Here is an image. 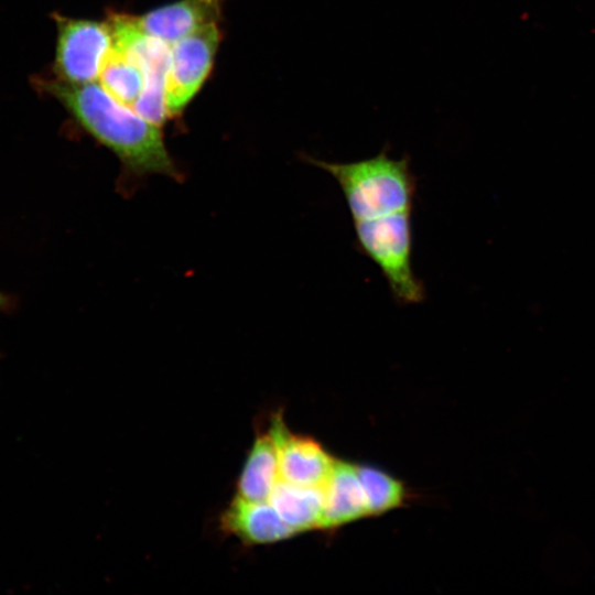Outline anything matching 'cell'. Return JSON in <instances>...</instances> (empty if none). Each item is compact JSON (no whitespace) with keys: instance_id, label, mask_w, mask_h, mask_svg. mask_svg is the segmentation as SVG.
<instances>
[{"instance_id":"6da1fadb","label":"cell","mask_w":595,"mask_h":595,"mask_svg":"<svg viewBox=\"0 0 595 595\" xmlns=\"http://www.w3.org/2000/svg\"><path fill=\"white\" fill-rule=\"evenodd\" d=\"M42 86L129 172L178 177L161 127L118 101L98 82L74 84L57 78L42 82Z\"/></svg>"},{"instance_id":"7a4b0ae2","label":"cell","mask_w":595,"mask_h":595,"mask_svg":"<svg viewBox=\"0 0 595 595\" xmlns=\"http://www.w3.org/2000/svg\"><path fill=\"white\" fill-rule=\"evenodd\" d=\"M303 161L334 177L353 220L412 210L416 185L408 155L392 159L385 147L377 155L354 162H329L309 154H303Z\"/></svg>"},{"instance_id":"3957f363","label":"cell","mask_w":595,"mask_h":595,"mask_svg":"<svg viewBox=\"0 0 595 595\" xmlns=\"http://www.w3.org/2000/svg\"><path fill=\"white\" fill-rule=\"evenodd\" d=\"M412 210L372 219L353 220L359 249L375 262L393 298L418 304L425 292L412 268Z\"/></svg>"},{"instance_id":"277c9868","label":"cell","mask_w":595,"mask_h":595,"mask_svg":"<svg viewBox=\"0 0 595 595\" xmlns=\"http://www.w3.org/2000/svg\"><path fill=\"white\" fill-rule=\"evenodd\" d=\"M113 43L128 50L140 63L144 87L131 107L148 121L162 126L169 118L165 100L170 45L145 33L133 15L112 14L109 20Z\"/></svg>"},{"instance_id":"5b68a950","label":"cell","mask_w":595,"mask_h":595,"mask_svg":"<svg viewBox=\"0 0 595 595\" xmlns=\"http://www.w3.org/2000/svg\"><path fill=\"white\" fill-rule=\"evenodd\" d=\"M57 43L54 68L58 79L85 84L98 82L102 65L112 48L109 21L56 15Z\"/></svg>"},{"instance_id":"8992f818","label":"cell","mask_w":595,"mask_h":595,"mask_svg":"<svg viewBox=\"0 0 595 595\" xmlns=\"http://www.w3.org/2000/svg\"><path fill=\"white\" fill-rule=\"evenodd\" d=\"M220 39L217 23H210L170 45L165 90L169 117L180 115L203 86Z\"/></svg>"},{"instance_id":"52a82bcc","label":"cell","mask_w":595,"mask_h":595,"mask_svg":"<svg viewBox=\"0 0 595 595\" xmlns=\"http://www.w3.org/2000/svg\"><path fill=\"white\" fill-rule=\"evenodd\" d=\"M269 431L277 445L280 480L302 487H323L335 464L323 446L312 437L291 433L281 413L271 418Z\"/></svg>"},{"instance_id":"ba28073f","label":"cell","mask_w":595,"mask_h":595,"mask_svg":"<svg viewBox=\"0 0 595 595\" xmlns=\"http://www.w3.org/2000/svg\"><path fill=\"white\" fill-rule=\"evenodd\" d=\"M224 0H177L134 17L148 34L171 45L198 29L217 23Z\"/></svg>"},{"instance_id":"9c48e42d","label":"cell","mask_w":595,"mask_h":595,"mask_svg":"<svg viewBox=\"0 0 595 595\" xmlns=\"http://www.w3.org/2000/svg\"><path fill=\"white\" fill-rule=\"evenodd\" d=\"M220 529L249 545L285 540L296 533L269 501L235 496L220 517Z\"/></svg>"},{"instance_id":"30bf717a","label":"cell","mask_w":595,"mask_h":595,"mask_svg":"<svg viewBox=\"0 0 595 595\" xmlns=\"http://www.w3.org/2000/svg\"><path fill=\"white\" fill-rule=\"evenodd\" d=\"M323 528H333L369 516L366 496L356 466L335 461L322 487Z\"/></svg>"},{"instance_id":"8fae6325","label":"cell","mask_w":595,"mask_h":595,"mask_svg":"<svg viewBox=\"0 0 595 595\" xmlns=\"http://www.w3.org/2000/svg\"><path fill=\"white\" fill-rule=\"evenodd\" d=\"M280 480L275 442L268 431L257 435L238 477L237 496L253 501H268Z\"/></svg>"},{"instance_id":"7c38bea8","label":"cell","mask_w":595,"mask_h":595,"mask_svg":"<svg viewBox=\"0 0 595 595\" xmlns=\"http://www.w3.org/2000/svg\"><path fill=\"white\" fill-rule=\"evenodd\" d=\"M268 501L296 533L323 528L322 487H302L279 480Z\"/></svg>"},{"instance_id":"4fadbf2b","label":"cell","mask_w":595,"mask_h":595,"mask_svg":"<svg viewBox=\"0 0 595 595\" xmlns=\"http://www.w3.org/2000/svg\"><path fill=\"white\" fill-rule=\"evenodd\" d=\"M98 83L118 101L132 107L144 87V74L138 60L126 48L113 43Z\"/></svg>"},{"instance_id":"5bb4252c","label":"cell","mask_w":595,"mask_h":595,"mask_svg":"<svg viewBox=\"0 0 595 595\" xmlns=\"http://www.w3.org/2000/svg\"><path fill=\"white\" fill-rule=\"evenodd\" d=\"M369 515H379L399 507L404 499L402 484L390 475L369 466H356Z\"/></svg>"},{"instance_id":"9a60e30c","label":"cell","mask_w":595,"mask_h":595,"mask_svg":"<svg viewBox=\"0 0 595 595\" xmlns=\"http://www.w3.org/2000/svg\"><path fill=\"white\" fill-rule=\"evenodd\" d=\"M6 305V299L4 296L0 293V309Z\"/></svg>"}]
</instances>
